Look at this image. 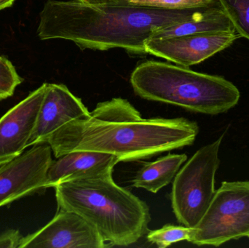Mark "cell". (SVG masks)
<instances>
[{"instance_id": "6da1fadb", "label": "cell", "mask_w": 249, "mask_h": 248, "mask_svg": "<svg viewBox=\"0 0 249 248\" xmlns=\"http://www.w3.org/2000/svg\"><path fill=\"white\" fill-rule=\"evenodd\" d=\"M198 132L194 121L144 119L128 100L114 98L98 103L88 116L61 127L46 143L56 159L73 151H92L128 163L193 145Z\"/></svg>"}, {"instance_id": "7a4b0ae2", "label": "cell", "mask_w": 249, "mask_h": 248, "mask_svg": "<svg viewBox=\"0 0 249 248\" xmlns=\"http://www.w3.org/2000/svg\"><path fill=\"white\" fill-rule=\"evenodd\" d=\"M208 7L165 10L125 0L95 4L48 0L39 14L37 34L42 40L71 41L83 49L121 48L144 55L145 43L155 32L193 18Z\"/></svg>"}, {"instance_id": "3957f363", "label": "cell", "mask_w": 249, "mask_h": 248, "mask_svg": "<svg viewBox=\"0 0 249 248\" xmlns=\"http://www.w3.org/2000/svg\"><path fill=\"white\" fill-rule=\"evenodd\" d=\"M112 173L57 184L58 209L83 217L105 243L129 246L147 234L150 211L146 202L115 183Z\"/></svg>"}, {"instance_id": "277c9868", "label": "cell", "mask_w": 249, "mask_h": 248, "mask_svg": "<svg viewBox=\"0 0 249 248\" xmlns=\"http://www.w3.org/2000/svg\"><path fill=\"white\" fill-rule=\"evenodd\" d=\"M130 83L142 99L203 115L226 113L241 99L238 87L224 77L160 61L139 64L132 72Z\"/></svg>"}, {"instance_id": "5b68a950", "label": "cell", "mask_w": 249, "mask_h": 248, "mask_svg": "<svg viewBox=\"0 0 249 248\" xmlns=\"http://www.w3.org/2000/svg\"><path fill=\"white\" fill-rule=\"evenodd\" d=\"M225 133L199 149L178 170L173 182V211L181 225L195 228L210 205L220 165L219 151Z\"/></svg>"}, {"instance_id": "8992f818", "label": "cell", "mask_w": 249, "mask_h": 248, "mask_svg": "<svg viewBox=\"0 0 249 248\" xmlns=\"http://www.w3.org/2000/svg\"><path fill=\"white\" fill-rule=\"evenodd\" d=\"M244 237L249 238V181L223 182L190 243L219 247Z\"/></svg>"}, {"instance_id": "52a82bcc", "label": "cell", "mask_w": 249, "mask_h": 248, "mask_svg": "<svg viewBox=\"0 0 249 248\" xmlns=\"http://www.w3.org/2000/svg\"><path fill=\"white\" fill-rule=\"evenodd\" d=\"M52 154L49 144L43 143L0 165V208L50 188Z\"/></svg>"}, {"instance_id": "ba28073f", "label": "cell", "mask_w": 249, "mask_h": 248, "mask_svg": "<svg viewBox=\"0 0 249 248\" xmlns=\"http://www.w3.org/2000/svg\"><path fill=\"white\" fill-rule=\"evenodd\" d=\"M105 241L83 217L58 209L55 216L38 231L22 237L19 248H103Z\"/></svg>"}, {"instance_id": "9c48e42d", "label": "cell", "mask_w": 249, "mask_h": 248, "mask_svg": "<svg viewBox=\"0 0 249 248\" xmlns=\"http://www.w3.org/2000/svg\"><path fill=\"white\" fill-rule=\"evenodd\" d=\"M240 37L236 32L197 33L149 39L145 43V48L147 54L189 68L229 48Z\"/></svg>"}, {"instance_id": "30bf717a", "label": "cell", "mask_w": 249, "mask_h": 248, "mask_svg": "<svg viewBox=\"0 0 249 248\" xmlns=\"http://www.w3.org/2000/svg\"><path fill=\"white\" fill-rule=\"evenodd\" d=\"M46 87L42 84L0 118V165L29 147Z\"/></svg>"}, {"instance_id": "8fae6325", "label": "cell", "mask_w": 249, "mask_h": 248, "mask_svg": "<svg viewBox=\"0 0 249 248\" xmlns=\"http://www.w3.org/2000/svg\"><path fill=\"white\" fill-rule=\"evenodd\" d=\"M80 98L74 96L63 84L47 83L45 96L29 147L46 143L55 131L68 122L89 115Z\"/></svg>"}, {"instance_id": "7c38bea8", "label": "cell", "mask_w": 249, "mask_h": 248, "mask_svg": "<svg viewBox=\"0 0 249 248\" xmlns=\"http://www.w3.org/2000/svg\"><path fill=\"white\" fill-rule=\"evenodd\" d=\"M119 163L118 157L106 153L92 151L68 153L53 161L48 174L50 188L66 181L112 173Z\"/></svg>"}, {"instance_id": "4fadbf2b", "label": "cell", "mask_w": 249, "mask_h": 248, "mask_svg": "<svg viewBox=\"0 0 249 248\" xmlns=\"http://www.w3.org/2000/svg\"><path fill=\"white\" fill-rule=\"evenodd\" d=\"M235 32L221 6L206 8L198 16L163 28L154 33L151 39H165L197 33Z\"/></svg>"}, {"instance_id": "5bb4252c", "label": "cell", "mask_w": 249, "mask_h": 248, "mask_svg": "<svg viewBox=\"0 0 249 248\" xmlns=\"http://www.w3.org/2000/svg\"><path fill=\"white\" fill-rule=\"evenodd\" d=\"M187 160L185 154H168L155 161L143 163L131 181L132 186L157 193L174 180Z\"/></svg>"}, {"instance_id": "9a60e30c", "label": "cell", "mask_w": 249, "mask_h": 248, "mask_svg": "<svg viewBox=\"0 0 249 248\" xmlns=\"http://www.w3.org/2000/svg\"><path fill=\"white\" fill-rule=\"evenodd\" d=\"M194 228L185 226H176L167 224L162 228L152 230L146 234V240L149 243L160 248H166L171 245L179 242L190 243L193 237Z\"/></svg>"}, {"instance_id": "2e32d148", "label": "cell", "mask_w": 249, "mask_h": 248, "mask_svg": "<svg viewBox=\"0 0 249 248\" xmlns=\"http://www.w3.org/2000/svg\"><path fill=\"white\" fill-rule=\"evenodd\" d=\"M236 33L249 40V0H218Z\"/></svg>"}, {"instance_id": "e0dca14e", "label": "cell", "mask_w": 249, "mask_h": 248, "mask_svg": "<svg viewBox=\"0 0 249 248\" xmlns=\"http://www.w3.org/2000/svg\"><path fill=\"white\" fill-rule=\"evenodd\" d=\"M132 4L165 10H186L220 5L218 0H125Z\"/></svg>"}, {"instance_id": "ac0fdd59", "label": "cell", "mask_w": 249, "mask_h": 248, "mask_svg": "<svg viewBox=\"0 0 249 248\" xmlns=\"http://www.w3.org/2000/svg\"><path fill=\"white\" fill-rule=\"evenodd\" d=\"M22 78L16 68L4 57L0 58V100L11 97L18 86L22 83Z\"/></svg>"}, {"instance_id": "d6986e66", "label": "cell", "mask_w": 249, "mask_h": 248, "mask_svg": "<svg viewBox=\"0 0 249 248\" xmlns=\"http://www.w3.org/2000/svg\"><path fill=\"white\" fill-rule=\"evenodd\" d=\"M22 237L18 230L4 231L0 235V248H19Z\"/></svg>"}, {"instance_id": "ffe728a7", "label": "cell", "mask_w": 249, "mask_h": 248, "mask_svg": "<svg viewBox=\"0 0 249 248\" xmlns=\"http://www.w3.org/2000/svg\"><path fill=\"white\" fill-rule=\"evenodd\" d=\"M16 0H0V10L11 7Z\"/></svg>"}, {"instance_id": "44dd1931", "label": "cell", "mask_w": 249, "mask_h": 248, "mask_svg": "<svg viewBox=\"0 0 249 248\" xmlns=\"http://www.w3.org/2000/svg\"><path fill=\"white\" fill-rule=\"evenodd\" d=\"M76 1H80L82 3H86V4H102V3L108 2V1H112V0H76Z\"/></svg>"}, {"instance_id": "7402d4cb", "label": "cell", "mask_w": 249, "mask_h": 248, "mask_svg": "<svg viewBox=\"0 0 249 248\" xmlns=\"http://www.w3.org/2000/svg\"><path fill=\"white\" fill-rule=\"evenodd\" d=\"M0 58H1V56H0Z\"/></svg>"}]
</instances>
